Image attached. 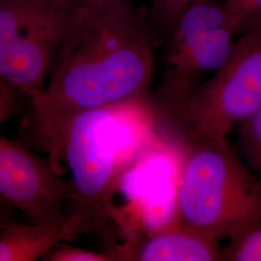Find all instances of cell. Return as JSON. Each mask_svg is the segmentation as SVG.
<instances>
[{
    "mask_svg": "<svg viewBox=\"0 0 261 261\" xmlns=\"http://www.w3.org/2000/svg\"><path fill=\"white\" fill-rule=\"evenodd\" d=\"M154 47L147 14L132 3L64 41L30 103L43 144L74 114L141 100L153 79Z\"/></svg>",
    "mask_w": 261,
    "mask_h": 261,
    "instance_id": "obj_1",
    "label": "cell"
},
{
    "mask_svg": "<svg viewBox=\"0 0 261 261\" xmlns=\"http://www.w3.org/2000/svg\"><path fill=\"white\" fill-rule=\"evenodd\" d=\"M175 223L218 240L261 224V184L228 139L185 140Z\"/></svg>",
    "mask_w": 261,
    "mask_h": 261,
    "instance_id": "obj_2",
    "label": "cell"
},
{
    "mask_svg": "<svg viewBox=\"0 0 261 261\" xmlns=\"http://www.w3.org/2000/svg\"><path fill=\"white\" fill-rule=\"evenodd\" d=\"M118 108L80 112L61 124L45 144L61 171L70 172L72 196L69 214L83 222L86 233L110 238L114 220L113 196L122 168L121 127ZM68 214V215H69Z\"/></svg>",
    "mask_w": 261,
    "mask_h": 261,
    "instance_id": "obj_3",
    "label": "cell"
},
{
    "mask_svg": "<svg viewBox=\"0 0 261 261\" xmlns=\"http://www.w3.org/2000/svg\"><path fill=\"white\" fill-rule=\"evenodd\" d=\"M261 108V30L239 35L229 56L171 118L184 140H224Z\"/></svg>",
    "mask_w": 261,
    "mask_h": 261,
    "instance_id": "obj_4",
    "label": "cell"
},
{
    "mask_svg": "<svg viewBox=\"0 0 261 261\" xmlns=\"http://www.w3.org/2000/svg\"><path fill=\"white\" fill-rule=\"evenodd\" d=\"M235 36L224 1L199 0L187 10L163 45L166 67L155 98L159 109L170 117L177 112L224 64Z\"/></svg>",
    "mask_w": 261,
    "mask_h": 261,
    "instance_id": "obj_5",
    "label": "cell"
},
{
    "mask_svg": "<svg viewBox=\"0 0 261 261\" xmlns=\"http://www.w3.org/2000/svg\"><path fill=\"white\" fill-rule=\"evenodd\" d=\"M71 15L70 0L0 3V79L30 103L43 92Z\"/></svg>",
    "mask_w": 261,
    "mask_h": 261,
    "instance_id": "obj_6",
    "label": "cell"
},
{
    "mask_svg": "<svg viewBox=\"0 0 261 261\" xmlns=\"http://www.w3.org/2000/svg\"><path fill=\"white\" fill-rule=\"evenodd\" d=\"M0 196L25 222H59L68 216L65 208L72 185L49 157H39L19 143L0 138Z\"/></svg>",
    "mask_w": 261,
    "mask_h": 261,
    "instance_id": "obj_7",
    "label": "cell"
},
{
    "mask_svg": "<svg viewBox=\"0 0 261 261\" xmlns=\"http://www.w3.org/2000/svg\"><path fill=\"white\" fill-rule=\"evenodd\" d=\"M220 240L174 223L134 245L117 247L115 260H223Z\"/></svg>",
    "mask_w": 261,
    "mask_h": 261,
    "instance_id": "obj_8",
    "label": "cell"
},
{
    "mask_svg": "<svg viewBox=\"0 0 261 261\" xmlns=\"http://www.w3.org/2000/svg\"><path fill=\"white\" fill-rule=\"evenodd\" d=\"M84 234L83 222L73 214L63 221L39 224L17 219L0 229V261L44 259L58 244Z\"/></svg>",
    "mask_w": 261,
    "mask_h": 261,
    "instance_id": "obj_9",
    "label": "cell"
},
{
    "mask_svg": "<svg viewBox=\"0 0 261 261\" xmlns=\"http://www.w3.org/2000/svg\"><path fill=\"white\" fill-rule=\"evenodd\" d=\"M71 16L65 40L77 37L98 22L130 5V0H70Z\"/></svg>",
    "mask_w": 261,
    "mask_h": 261,
    "instance_id": "obj_10",
    "label": "cell"
},
{
    "mask_svg": "<svg viewBox=\"0 0 261 261\" xmlns=\"http://www.w3.org/2000/svg\"><path fill=\"white\" fill-rule=\"evenodd\" d=\"M199 0H148V22L154 47L164 45L178 19Z\"/></svg>",
    "mask_w": 261,
    "mask_h": 261,
    "instance_id": "obj_11",
    "label": "cell"
},
{
    "mask_svg": "<svg viewBox=\"0 0 261 261\" xmlns=\"http://www.w3.org/2000/svg\"><path fill=\"white\" fill-rule=\"evenodd\" d=\"M237 129L239 155L252 171L261 173V108Z\"/></svg>",
    "mask_w": 261,
    "mask_h": 261,
    "instance_id": "obj_12",
    "label": "cell"
},
{
    "mask_svg": "<svg viewBox=\"0 0 261 261\" xmlns=\"http://www.w3.org/2000/svg\"><path fill=\"white\" fill-rule=\"evenodd\" d=\"M228 25L234 34L261 30V0H224Z\"/></svg>",
    "mask_w": 261,
    "mask_h": 261,
    "instance_id": "obj_13",
    "label": "cell"
},
{
    "mask_svg": "<svg viewBox=\"0 0 261 261\" xmlns=\"http://www.w3.org/2000/svg\"><path fill=\"white\" fill-rule=\"evenodd\" d=\"M223 260L261 261V224L230 238L223 248Z\"/></svg>",
    "mask_w": 261,
    "mask_h": 261,
    "instance_id": "obj_14",
    "label": "cell"
},
{
    "mask_svg": "<svg viewBox=\"0 0 261 261\" xmlns=\"http://www.w3.org/2000/svg\"><path fill=\"white\" fill-rule=\"evenodd\" d=\"M47 261H112L113 256L109 252H96L83 248L60 243L44 258Z\"/></svg>",
    "mask_w": 261,
    "mask_h": 261,
    "instance_id": "obj_15",
    "label": "cell"
},
{
    "mask_svg": "<svg viewBox=\"0 0 261 261\" xmlns=\"http://www.w3.org/2000/svg\"><path fill=\"white\" fill-rule=\"evenodd\" d=\"M22 97L28 98L15 86L0 79V127L23 111Z\"/></svg>",
    "mask_w": 261,
    "mask_h": 261,
    "instance_id": "obj_16",
    "label": "cell"
},
{
    "mask_svg": "<svg viewBox=\"0 0 261 261\" xmlns=\"http://www.w3.org/2000/svg\"><path fill=\"white\" fill-rule=\"evenodd\" d=\"M17 209L9 203L7 200L0 196V229L12 221L17 220Z\"/></svg>",
    "mask_w": 261,
    "mask_h": 261,
    "instance_id": "obj_17",
    "label": "cell"
},
{
    "mask_svg": "<svg viewBox=\"0 0 261 261\" xmlns=\"http://www.w3.org/2000/svg\"><path fill=\"white\" fill-rule=\"evenodd\" d=\"M8 1H16V0H0V3H3V2H8Z\"/></svg>",
    "mask_w": 261,
    "mask_h": 261,
    "instance_id": "obj_18",
    "label": "cell"
}]
</instances>
